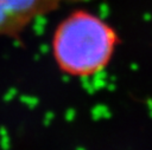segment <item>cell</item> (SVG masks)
I'll return each mask as SVG.
<instances>
[{
	"instance_id": "1",
	"label": "cell",
	"mask_w": 152,
	"mask_h": 150,
	"mask_svg": "<svg viewBox=\"0 0 152 150\" xmlns=\"http://www.w3.org/2000/svg\"><path fill=\"white\" fill-rule=\"evenodd\" d=\"M121 44L115 27L97 14L75 8L55 27L51 54L57 69L74 78H89L110 64Z\"/></svg>"
},
{
	"instance_id": "2",
	"label": "cell",
	"mask_w": 152,
	"mask_h": 150,
	"mask_svg": "<svg viewBox=\"0 0 152 150\" xmlns=\"http://www.w3.org/2000/svg\"><path fill=\"white\" fill-rule=\"evenodd\" d=\"M88 0H0V38L21 41L26 28L38 18L64 4Z\"/></svg>"
}]
</instances>
